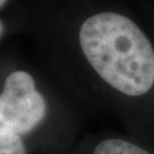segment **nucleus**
I'll return each instance as SVG.
<instances>
[{
  "label": "nucleus",
  "instance_id": "nucleus-3",
  "mask_svg": "<svg viewBox=\"0 0 154 154\" xmlns=\"http://www.w3.org/2000/svg\"><path fill=\"white\" fill-rule=\"evenodd\" d=\"M69 154H154V143L136 136H96L85 138Z\"/></svg>",
  "mask_w": 154,
  "mask_h": 154
},
{
  "label": "nucleus",
  "instance_id": "nucleus-2",
  "mask_svg": "<svg viewBox=\"0 0 154 154\" xmlns=\"http://www.w3.org/2000/svg\"><path fill=\"white\" fill-rule=\"evenodd\" d=\"M73 122L32 71L7 69L0 85V154H69Z\"/></svg>",
  "mask_w": 154,
  "mask_h": 154
},
{
  "label": "nucleus",
  "instance_id": "nucleus-4",
  "mask_svg": "<svg viewBox=\"0 0 154 154\" xmlns=\"http://www.w3.org/2000/svg\"><path fill=\"white\" fill-rule=\"evenodd\" d=\"M9 1L11 0H0V8H1V11H4L7 7V5L9 4Z\"/></svg>",
  "mask_w": 154,
  "mask_h": 154
},
{
  "label": "nucleus",
  "instance_id": "nucleus-1",
  "mask_svg": "<svg viewBox=\"0 0 154 154\" xmlns=\"http://www.w3.org/2000/svg\"><path fill=\"white\" fill-rule=\"evenodd\" d=\"M77 53L102 96L132 116L135 136L152 142L144 116L154 113V42L139 23L118 9L85 14L74 31Z\"/></svg>",
  "mask_w": 154,
  "mask_h": 154
}]
</instances>
